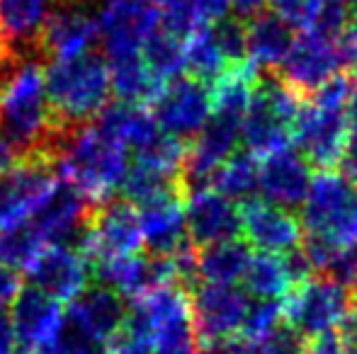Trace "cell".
Wrapping results in <instances>:
<instances>
[{"label": "cell", "mask_w": 357, "mask_h": 354, "mask_svg": "<svg viewBox=\"0 0 357 354\" xmlns=\"http://www.w3.org/2000/svg\"><path fill=\"white\" fill-rule=\"evenodd\" d=\"M56 175L85 194L93 207L114 199L129 172V151L95 122L61 131L52 143Z\"/></svg>", "instance_id": "cell-1"}, {"label": "cell", "mask_w": 357, "mask_h": 354, "mask_svg": "<svg viewBox=\"0 0 357 354\" xmlns=\"http://www.w3.org/2000/svg\"><path fill=\"white\" fill-rule=\"evenodd\" d=\"M357 76L338 73L311 97L301 99L291 127V146L319 170H333L340 163L348 138V104Z\"/></svg>", "instance_id": "cell-2"}, {"label": "cell", "mask_w": 357, "mask_h": 354, "mask_svg": "<svg viewBox=\"0 0 357 354\" xmlns=\"http://www.w3.org/2000/svg\"><path fill=\"white\" fill-rule=\"evenodd\" d=\"M0 134L22 156L52 148L59 136L47 99V76L37 61H17L0 76Z\"/></svg>", "instance_id": "cell-3"}, {"label": "cell", "mask_w": 357, "mask_h": 354, "mask_svg": "<svg viewBox=\"0 0 357 354\" xmlns=\"http://www.w3.org/2000/svg\"><path fill=\"white\" fill-rule=\"evenodd\" d=\"M47 76V99L56 131L88 124L109 104V66L98 54H83L71 61H52Z\"/></svg>", "instance_id": "cell-4"}, {"label": "cell", "mask_w": 357, "mask_h": 354, "mask_svg": "<svg viewBox=\"0 0 357 354\" xmlns=\"http://www.w3.org/2000/svg\"><path fill=\"white\" fill-rule=\"evenodd\" d=\"M301 228L335 248L357 246V182L343 170H319L299 209Z\"/></svg>", "instance_id": "cell-5"}, {"label": "cell", "mask_w": 357, "mask_h": 354, "mask_svg": "<svg viewBox=\"0 0 357 354\" xmlns=\"http://www.w3.org/2000/svg\"><path fill=\"white\" fill-rule=\"evenodd\" d=\"M301 97L284 86L275 73H263L255 83L253 97L241 122V143L255 158H265L291 146V127Z\"/></svg>", "instance_id": "cell-6"}, {"label": "cell", "mask_w": 357, "mask_h": 354, "mask_svg": "<svg viewBox=\"0 0 357 354\" xmlns=\"http://www.w3.org/2000/svg\"><path fill=\"white\" fill-rule=\"evenodd\" d=\"M353 308L350 289L326 277H311L294 287L284 298V321L306 342L333 335Z\"/></svg>", "instance_id": "cell-7"}, {"label": "cell", "mask_w": 357, "mask_h": 354, "mask_svg": "<svg viewBox=\"0 0 357 354\" xmlns=\"http://www.w3.org/2000/svg\"><path fill=\"white\" fill-rule=\"evenodd\" d=\"M54 151H34L0 177V231L22 226L39 211L52 189L56 187Z\"/></svg>", "instance_id": "cell-8"}, {"label": "cell", "mask_w": 357, "mask_h": 354, "mask_svg": "<svg viewBox=\"0 0 357 354\" xmlns=\"http://www.w3.org/2000/svg\"><path fill=\"white\" fill-rule=\"evenodd\" d=\"M75 248L83 252L90 267L114 257L142 252L144 241L137 207L127 199H109L95 207Z\"/></svg>", "instance_id": "cell-9"}, {"label": "cell", "mask_w": 357, "mask_h": 354, "mask_svg": "<svg viewBox=\"0 0 357 354\" xmlns=\"http://www.w3.org/2000/svg\"><path fill=\"white\" fill-rule=\"evenodd\" d=\"M212 112V90L192 76H178L163 83L151 99V114L158 129L165 136H173L183 143L195 141Z\"/></svg>", "instance_id": "cell-10"}, {"label": "cell", "mask_w": 357, "mask_h": 354, "mask_svg": "<svg viewBox=\"0 0 357 354\" xmlns=\"http://www.w3.org/2000/svg\"><path fill=\"white\" fill-rule=\"evenodd\" d=\"M190 306L197 342H212L241 335L250 296L238 284L199 282L190 289Z\"/></svg>", "instance_id": "cell-11"}, {"label": "cell", "mask_w": 357, "mask_h": 354, "mask_svg": "<svg viewBox=\"0 0 357 354\" xmlns=\"http://www.w3.org/2000/svg\"><path fill=\"white\" fill-rule=\"evenodd\" d=\"M343 68L338 51V39L306 29L301 37L294 39L289 54L278 68L275 76L289 90H294L301 99L311 97L331 78H335Z\"/></svg>", "instance_id": "cell-12"}, {"label": "cell", "mask_w": 357, "mask_h": 354, "mask_svg": "<svg viewBox=\"0 0 357 354\" xmlns=\"http://www.w3.org/2000/svg\"><path fill=\"white\" fill-rule=\"evenodd\" d=\"M160 27L153 0H105L98 29L107 61L142 54L149 37Z\"/></svg>", "instance_id": "cell-13"}, {"label": "cell", "mask_w": 357, "mask_h": 354, "mask_svg": "<svg viewBox=\"0 0 357 354\" xmlns=\"http://www.w3.org/2000/svg\"><path fill=\"white\" fill-rule=\"evenodd\" d=\"M127 301L114 289L93 284L68 303L66 328L98 347H107L127 321Z\"/></svg>", "instance_id": "cell-14"}, {"label": "cell", "mask_w": 357, "mask_h": 354, "mask_svg": "<svg viewBox=\"0 0 357 354\" xmlns=\"http://www.w3.org/2000/svg\"><path fill=\"white\" fill-rule=\"evenodd\" d=\"M24 274L39 291L49 293L61 303H71L90 287L93 267L75 246L56 243L44 248Z\"/></svg>", "instance_id": "cell-15"}, {"label": "cell", "mask_w": 357, "mask_h": 354, "mask_svg": "<svg viewBox=\"0 0 357 354\" xmlns=\"http://www.w3.org/2000/svg\"><path fill=\"white\" fill-rule=\"evenodd\" d=\"M241 236L250 246V250L287 255L301 246L304 228L294 211L255 197L241 204Z\"/></svg>", "instance_id": "cell-16"}, {"label": "cell", "mask_w": 357, "mask_h": 354, "mask_svg": "<svg viewBox=\"0 0 357 354\" xmlns=\"http://www.w3.org/2000/svg\"><path fill=\"white\" fill-rule=\"evenodd\" d=\"M93 209L95 207L85 199L83 192H78L66 179H59L47 202L27 223L42 238L44 246H56V243L75 246L88 226Z\"/></svg>", "instance_id": "cell-17"}, {"label": "cell", "mask_w": 357, "mask_h": 354, "mask_svg": "<svg viewBox=\"0 0 357 354\" xmlns=\"http://www.w3.org/2000/svg\"><path fill=\"white\" fill-rule=\"evenodd\" d=\"M314 168L294 146L280 148L260 158L258 194L260 199L287 211H296L309 194Z\"/></svg>", "instance_id": "cell-18"}, {"label": "cell", "mask_w": 357, "mask_h": 354, "mask_svg": "<svg viewBox=\"0 0 357 354\" xmlns=\"http://www.w3.org/2000/svg\"><path fill=\"white\" fill-rule=\"evenodd\" d=\"M185 221L188 238L195 248L241 238V204L226 199L216 189H199L185 194Z\"/></svg>", "instance_id": "cell-19"}, {"label": "cell", "mask_w": 357, "mask_h": 354, "mask_svg": "<svg viewBox=\"0 0 357 354\" xmlns=\"http://www.w3.org/2000/svg\"><path fill=\"white\" fill-rule=\"evenodd\" d=\"M100 37L98 19L83 10H54L49 13L37 42V54L52 61H71L90 54Z\"/></svg>", "instance_id": "cell-20"}, {"label": "cell", "mask_w": 357, "mask_h": 354, "mask_svg": "<svg viewBox=\"0 0 357 354\" xmlns=\"http://www.w3.org/2000/svg\"><path fill=\"white\" fill-rule=\"evenodd\" d=\"M142 241L149 255L170 257L190 243L188 221H185V194L155 199L144 207H137Z\"/></svg>", "instance_id": "cell-21"}, {"label": "cell", "mask_w": 357, "mask_h": 354, "mask_svg": "<svg viewBox=\"0 0 357 354\" xmlns=\"http://www.w3.org/2000/svg\"><path fill=\"white\" fill-rule=\"evenodd\" d=\"M47 17V0H0V49L13 61L27 58V51H37Z\"/></svg>", "instance_id": "cell-22"}, {"label": "cell", "mask_w": 357, "mask_h": 354, "mask_svg": "<svg viewBox=\"0 0 357 354\" xmlns=\"http://www.w3.org/2000/svg\"><path fill=\"white\" fill-rule=\"evenodd\" d=\"M93 122L109 138H114L119 146L134 153H142L144 148H149L163 134L158 129V124H155L151 109H146L144 104L119 102V99L109 102Z\"/></svg>", "instance_id": "cell-23"}, {"label": "cell", "mask_w": 357, "mask_h": 354, "mask_svg": "<svg viewBox=\"0 0 357 354\" xmlns=\"http://www.w3.org/2000/svg\"><path fill=\"white\" fill-rule=\"evenodd\" d=\"M248 61L260 73H278L294 44V29L275 13H260L245 22Z\"/></svg>", "instance_id": "cell-24"}, {"label": "cell", "mask_w": 357, "mask_h": 354, "mask_svg": "<svg viewBox=\"0 0 357 354\" xmlns=\"http://www.w3.org/2000/svg\"><path fill=\"white\" fill-rule=\"evenodd\" d=\"M153 5L158 10L160 27L180 39L224 19L231 8L229 0H153Z\"/></svg>", "instance_id": "cell-25"}, {"label": "cell", "mask_w": 357, "mask_h": 354, "mask_svg": "<svg viewBox=\"0 0 357 354\" xmlns=\"http://www.w3.org/2000/svg\"><path fill=\"white\" fill-rule=\"evenodd\" d=\"M253 255L250 246L241 238L197 250V274L199 282L207 284H238L243 277L248 260Z\"/></svg>", "instance_id": "cell-26"}, {"label": "cell", "mask_w": 357, "mask_h": 354, "mask_svg": "<svg viewBox=\"0 0 357 354\" xmlns=\"http://www.w3.org/2000/svg\"><path fill=\"white\" fill-rule=\"evenodd\" d=\"M122 199L134 207H144L155 199L170 197V194H185L180 172L165 170V168L151 166L144 161H134L122 182Z\"/></svg>", "instance_id": "cell-27"}, {"label": "cell", "mask_w": 357, "mask_h": 354, "mask_svg": "<svg viewBox=\"0 0 357 354\" xmlns=\"http://www.w3.org/2000/svg\"><path fill=\"white\" fill-rule=\"evenodd\" d=\"M109 66V81H112V92L119 97V102L129 104H144L155 97L163 83L151 73L146 66L144 56H124L107 61Z\"/></svg>", "instance_id": "cell-28"}, {"label": "cell", "mask_w": 357, "mask_h": 354, "mask_svg": "<svg viewBox=\"0 0 357 354\" xmlns=\"http://www.w3.org/2000/svg\"><path fill=\"white\" fill-rule=\"evenodd\" d=\"M241 282H243L245 293L253 298L284 301L287 293L294 289L282 255H270V252H253Z\"/></svg>", "instance_id": "cell-29"}, {"label": "cell", "mask_w": 357, "mask_h": 354, "mask_svg": "<svg viewBox=\"0 0 357 354\" xmlns=\"http://www.w3.org/2000/svg\"><path fill=\"white\" fill-rule=\"evenodd\" d=\"M260 161L248 151H236L224 166L216 170L212 189L224 194L236 204H245L258 197Z\"/></svg>", "instance_id": "cell-30"}, {"label": "cell", "mask_w": 357, "mask_h": 354, "mask_svg": "<svg viewBox=\"0 0 357 354\" xmlns=\"http://www.w3.org/2000/svg\"><path fill=\"white\" fill-rule=\"evenodd\" d=\"M229 68L224 54H221L219 44H216L212 27H199L185 39V71H190V76L195 81L212 86L224 76V71Z\"/></svg>", "instance_id": "cell-31"}, {"label": "cell", "mask_w": 357, "mask_h": 354, "mask_svg": "<svg viewBox=\"0 0 357 354\" xmlns=\"http://www.w3.org/2000/svg\"><path fill=\"white\" fill-rule=\"evenodd\" d=\"M142 56L160 83H168L185 71V39L158 27L144 44Z\"/></svg>", "instance_id": "cell-32"}, {"label": "cell", "mask_w": 357, "mask_h": 354, "mask_svg": "<svg viewBox=\"0 0 357 354\" xmlns=\"http://www.w3.org/2000/svg\"><path fill=\"white\" fill-rule=\"evenodd\" d=\"M44 241L29 223L0 231V265L13 272H27V267L44 250Z\"/></svg>", "instance_id": "cell-33"}, {"label": "cell", "mask_w": 357, "mask_h": 354, "mask_svg": "<svg viewBox=\"0 0 357 354\" xmlns=\"http://www.w3.org/2000/svg\"><path fill=\"white\" fill-rule=\"evenodd\" d=\"M284 318V301H275V298H250L248 313H245V323L241 337L253 345V342L268 337L282 325Z\"/></svg>", "instance_id": "cell-34"}, {"label": "cell", "mask_w": 357, "mask_h": 354, "mask_svg": "<svg viewBox=\"0 0 357 354\" xmlns=\"http://www.w3.org/2000/svg\"><path fill=\"white\" fill-rule=\"evenodd\" d=\"M212 34L219 44L221 54H224L226 63L234 66V63L248 61V42H245V22L238 17H224L219 22L209 24Z\"/></svg>", "instance_id": "cell-35"}, {"label": "cell", "mask_w": 357, "mask_h": 354, "mask_svg": "<svg viewBox=\"0 0 357 354\" xmlns=\"http://www.w3.org/2000/svg\"><path fill=\"white\" fill-rule=\"evenodd\" d=\"M273 13L282 17L291 29H311L324 10L326 0H268Z\"/></svg>", "instance_id": "cell-36"}, {"label": "cell", "mask_w": 357, "mask_h": 354, "mask_svg": "<svg viewBox=\"0 0 357 354\" xmlns=\"http://www.w3.org/2000/svg\"><path fill=\"white\" fill-rule=\"evenodd\" d=\"M319 277L331 279V282L340 284L345 289H353L357 284V246L335 248Z\"/></svg>", "instance_id": "cell-37"}, {"label": "cell", "mask_w": 357, "mask_h": 354, "mask_svg": "<svg viewBox=\"0 0 357 354\" xmlns=\"http://www.w3.org/2000/svg\"><path fill=\"white\" fill-rule=\"evenodd\" d=\"M253 354H306V340L289 325H280L268 337L253 342Z\"/></svg>", "instance_id": "cell-38"}, {"label": "cell", "mask_w": 357, "mask_h": 354, "mask_svg": "<svg viewBox=\"0 0 357 354\" xmlns=\"http://www.w3.org/2000/svg\"><path fill=\"white\" fill-rule=\"evenodd\" d=\"M340 170L357 182V86L348 104V138H345V151L340 158Z\"/></svg>", "instance_id": "cell-39"}, {"label": "cell", "mask_w": 357, "mask_h": 354, "mask_svg": "<svg viewBox=\"0 0 357 354\" xmlns=\"http://www.w3.org/2000/svg\"><path fill=\"white\" fill-rule=\"evenodd\" d=\"M199 354H253V345L245 337H224V340L197 342Z\"/></svg>", "instance_id": "cell-40"}, {"label": "cell", "mask_w": 357, "mask_h": 354, "mask_svg": "<svg viewBox=\"0 0 357 354\" xmlns=\"http://www.w3.org/2000/svg\"><path fill=\"white\" fill-rule=\"evenodd\" d=\"M335 340H338L340 350L345 354H357V308L353 306L350 313L343 318V323L335 330Z\"/></svg>", "instance_id": "cell-41"}, {"label": "cell", "mask_w": 357, "mask_h": 354, "mask_svg": "<svg viewBox=\"0 0 357 354\" xmlns=\"http://www.w3.org/2000/svg\"><path fill=\"white\" fill-rule=\"evenodd\" d=\"M17 335H15V325L10 313H5V308H0V354H17Z\"/></svg>", "instance_id": "cell-42"}, {"label": "cell", "mask_w": 357, "mask_h": 354, "mask_svg": "<svg viewBox=\"0 0 357 354\" xmlns=\"http://www.w3.org/2000/svg\"><path fill=\"white\" fill-rule=\"evenodd\" d=\"M20 291V279L13 269L0 265V308H5L8 303L15 301Z\"/></svg>", "instance_id": "cell-43"}, {"label": "cell", "mask_w": 357, "mask_h": 354, "mask_svg": "<svg viewBox=\"0 0 357 354\" xmlns=\"http://www.w3.org/2000/svg\"><path fill=\"white\" fill-rule=\"evenodd\" d=\"M20 161H22V153L17 151V146L0 134V177L8 175V172L13 170Z\"/></svg>", "instance_id": "cell-44"}, {"label": "cell", "mask_w": 357, "mask_h": 354, "mask_svg": "<svg viewBox=\"0 0 357 354\" xmlns=\"http://www.w3.org/2000/svg\"><path fill=\"white\" fill-rule=\"evenodd\" d=\"M229 3H231V10L236 13V17L248 22V19H253L255 15L263 13L268 0H229Z\"/></svg>", "instance_id": "cell-45"}, {"label": "cell", "mask_w": 357, "mask_h": 354, "mask_svg": "<svg viewBox=\"0 0 357 354\" xmlns=\"http://www.w3.org/2000/svg\"><path fill=\"white\" fill-rule=\"evenodd\" d=\"M306 354H345L340 350L338 340H335V332L333 335H324V337H316V340L306 342Z\"/></svg>", "instance_id": "cell-46"}, {"label": "cell", "mask_w": 357, "mask_h": 354, "mask_svg": "<svg viewBox=\"0 0 357 354\" xmlns=\"http://www.w3.org/2000/svg\"><path fill=\"white\" fill-rule=\"evenodd\" d=\"M153 354H199L197 340H183V342H168V345H158Z\"/></svg>", "instance_id": "cell-47"}, {"label": "cell", "mask_w": 357, "mask_h": 354, "mask_svg": "<svg viewBox=\"0 0 357 354\" xmlns=\"http://www.w3.org/2000/svg\"><path fill=\"white\" fill-rule=\"evenodd\" d=\"M15 63H17V61H13V58H10L8 54L3 51V49H0V76H3V73L8 71L10 66H15Z\"/></svg>", "instance_id": "cell-48"}, {"label": "cell", "mask_w": 357, "mask_h": 354, "mask_svg": "<svg viewBox=\"0 0 357 354\" xmlns=\"http://www.w3.org/2000/svg\"><path fill=\"white\" fill-rule=\"evenodd\" d=\"M340 3L350 10V15H353V17H357V0H340Z\"/></svg>", "instance_id": "cell-49"}, {"label": "cell", "mask_w": 357, "mask_h": 354, "mask_svg": "<svg viewBox=\"0 0 357 354\" xmlns=\"http://www.w3.org/2000/svg\"><path fill=\"white\" fill-rule=\"evenodd\" d=\"M350 293H353V306L357 308V284H355L353 289H350Z\"/></svg>", "instance_id": "cell-50"}, {"label": "cell", "mask_w": 357, "mask_h": 354, "mask_svg": "<svg viewBox=\"0 0 357 354\" xmlns=\"http://www.w3.org/2000/svg\"><path fill=\"white\" fill-rule=\"evenodd\" d=\"M61 3H68V5H73V3H80V0H61Z\"/></svg>", "instance_id": "cell-51"}]
</instances>
